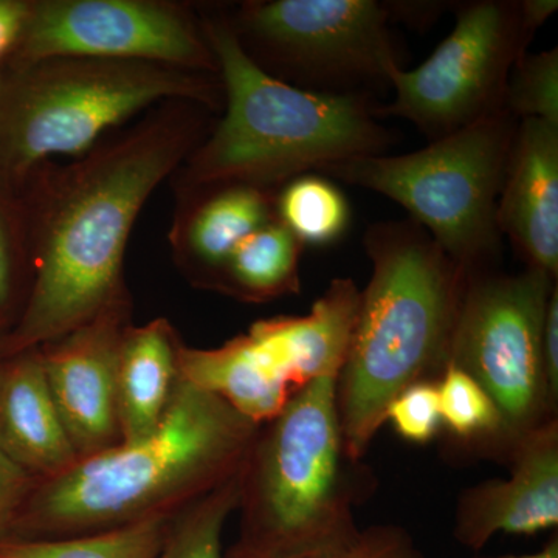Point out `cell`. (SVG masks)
Listing matches in <instances>:
<instances>
[{
    "instance_id": "obj_14",
    "label": "cell",
    "mask_w": 558,
    "mask_h": 558,
    "mask_svg": "<svg viewBox=\"0 0 558 558\" xmlns=\"http://www.w3.org/2000/svg\"><path fill=\"white\" fill-rule=\"evenodd\" d=\"M495 220L529 270L558 278V128L519 121Z\"/></svg>"
},
{
    "instance_id": "obj_30",
    "label": "cell",
    "mask_w": 558,
    "mask_h": 558,
    "mask_svg": "<svg viewBox=\"0 0 558 558\" xmlns=\"http://www.w3.org/2000/svg\"><path fill=\"white\" fill-rule=\"evenodd\" d=\"M543 368L548 381L550 399L558 405V288L550 293L543 319Z\"/></svg>"
},
{
    "instance_id": "obj_11",
    "label": "cell",
    "mask_w": 558,
    "mask_h": 558,
    "mask_svg": "<svg viewBox=\"0 0 558 558\" xmlns=\"http://www.w3.org/2000/svg\"><path fill=\"white\" fill-rule=\"evenodd\" d=\"M50 57L154 62L219 75L199 9L170 0H28L3 64Z\"/></svg>"
},
{
    "instance_id": "obj_23",
    "label": "cell",
    "mask_w": 558,
    "mask_h": 558,
    "mask_svg": "<svg viewBox=\"0 0 558 558\" xmlns=\"http://www.w3.org/2000/svg\"><path fill=\"white\" fill-rule=\"evenodd\" d=\"M442 428L453 439L499 454L502 436L501 414L486 389L454 365H447L438 380Z\"/></svg>"
},
{
    "instance_id": "obj_8",
    "label": "cell",
    "mask_w": 558,
    "mask_h": 558,
    "mask_svg": "<svg viewBox=\"0 0 558 558\" xmlns=\"http://www.w3.org/2000/svg\"><path fill=\"white\" fill-rule=\"evenodd\" d=\"M226 17L250 60L300 89L373 98L402 65L380 0H248Z\"/></svg>"
},
{
    "instance_id": "obj_32",
    "label": "cell",
    "mask_w": 558,
    "mask_h": 558,
    "mask_svg": "<svg viewBox=\"0 0 558 558\" xmlns=\"http://www.w3.org/2000/svg\"><path fill=\"white\" fill-rule=\"evenodd\" d=\"M557 10V0H520V43L523 53H527L534 36Z\"/></svg>"
},
{
    "instance_id": "obj_28",
    "label": "cell",
    "mask_w": 558,
    "mask_h": 558,
    "mask_svg": "<svg viewBox=\"0 0 558 558\" xmlns=\"http://www.w3.org/2000/svg\"><path fill=\"white\" fill-rule=\"evenodd\" d=\"M40 481L0 450V539L9 538Z\"/></svg>"
},
{
    "instance_id": "obj_15",
    "label": "cell",
    "mask_w": 558,
    "mask_h": 558,
    "mask_svg": "<svg viewBox=\"0 0 558 558\" xmlns=\"http://www.w3.org/2000/svg\"><path fill=\"white\" fill-rule=\"evenodd\" d=\"M278 190L223 183L175 193L170 241L175 263L191 282L216 290L231 253L253 231L277 219Z\"/></svg>"
},
{
    "instance_id": "obj_27",
    "label": "cell",
    "mask_w": 558,
    "mask_h": 558,
    "mask_svg": "<svg viewBox=\"0 0 558 558\" xmlns=\"http://www.w3.org/2000/svg\"><path fill=\"white\" fill-rule=\"evenodd\" d=\"M385 422H389L407 442H432L442 429L438 381H417L403 389L389 403Z\"/></svg>"
},
{
    "instance_id": "obj_3",
    "label": "cell",
    "mask_w": 558,
    "mask_h": 558,
    "mask_svg": "<svg viewBox=\"0 0 558 558\" xmlns=\"http://www.w3.org/2000/svg\"><path fill=\"white\" fill-rule=\"evenodd\" d=\"M199 13L218 60L223 116L172 175L175 193L223 183L278 190L299 175L385 154L392 145L373 98L290 86L250 60L226 14Z\"/></svg>"
},
{
    "instance_id": "obj_29",
    "label": "cell",
    "mask_w": 558,
    "mask_h": 558,
    "mask_svg": "<svg viewBox=\"0 0 558 558\" xmlns=\"http://www.w3.org/2000/svg\"><path fill=\"white\" fill-rule=\"evenodd\" d=\"M387 10L389 22H400L417 31H425L432 27L436 21L446 13L447 10H453L454 2H439V0H424V2H414V0H387L384 2Z\"/></svg>"
},
{
    "instance_id": "obj_22",
    "label": "cell",
    "mask_w": 558,
    "mask_h": 558,
    "mask_svg": "<svg viewBox=\"0 0 558 558\" xmlns=\"http://www.w3.org/2000/svg\"><path fill=\"white\" fill-rule=\"evenodd\" d=\"M240 481L241 472L175 513L156 558H227L223 527L240 506Z\"/></svg>"
},
{
    "instance_id": "obj_34",
    "label": "cell",
    "mask_w": 558,
    "mask_h": 558,
    "mask_svg": "<svg viewBox=\"0 0 558 558\" xmlns=\"http://www.w3.org/2000/svg\"><path fill=\"white\" fill-rule=\"evenodd\" d=\"M0 341H2V337H0ZM3 362H5V357H3L2 349H0V374H2Z\"/></svg>"
},
{
    "instance_id": "obj_9",
    "label": "cell",
    "mask_w": 558,
    "mask_h": 558,
    "mask_svg": "<svg viewBox=\"0 0 558 558\" xmlns=\"http://www.w3.org/2000/svg\"><path fill=\"white\" fill-rule=\"evenodd\" d=\"M557 279L524 269L465 278L449 365L478 381L501 414L499 457L508 461L532 432L557 418L543 368V319Z\"/></svg>"
},
{
    "instance_id": "obj_31",
    "label": "cell",
    "mask_w": 558,
    "mask_h": 558,
    "mask_svg": "<svg viewBox=\"0 0 558 558\" xmlns=\"http://www.w3.org/2000/svg\"><path fill=\"white\" fill-rule=\"evenodd\" d=\"M27 9L28 0H0V68L16 46Z\"/></svg>"
},
{
    "instance_id": "obj_1",
    "label": "cell",
    "mask_w": 558,
    "mask_h": 558,
    "mask_svg": "<svg viewBox=\"0 0 558 558\" xmlns=\"http://www.w3.org/2000/svg\"><path fill=\"white\" fill-rule=\"evenodd\" d=\"M216 112L193 101L154 106L68 163L43 165L24 186L32 284L3 357L38 349L100 314L128 290L135 220L207 137Z\"/></svg>"
},
{
    "instance_id": "obj_19",
    "label": "cell",
    "mask_w": 558,
    "mask_h": 558,
    "mask_svg": "<svg viewBox=\"0 0 558 558\" xmlns=\"http://www.w3.org/2000/svg\"><path fill=\"white\" fill-rule=\"evenodd\" d=\"M303 244L278 219L253 231L231 253L216 292L244 303L295 295L300 292Z\"/></svg>"
},
{
    "instance_id": "obj_7",
    "label": "cell",
    "mask_w": 558,
    "mask_h": 558,
    "mask_svg": "<svg viewBox=\"0 0 558 558\" xmlns=\"http://www.w3.org/2000/svg\"><path fill=\"white\" fill-rule=\"evenodd\" d=\"M517 126L501 108L414 153L354 157L319 174L395 201L465 275L497 269L495 213Z\"/></svg>"
},
{
    "instance_id": "obj_25",
    "label": "cell",
    "mask_w": 558,
    "mask_h": 558,
    "mask_svg": "<svg viewBox=\"0 0 558 558\" xmlns=\"http://www.w3.org/2000/svg\"><path fill=\"white\" fill-rule=\"evenodd\" d=\"M502 108L515 120L535 119L558 128V49L527 53L510 69Z\"/></svg>"
},
{
    "instance_id": "obj_12",
    "label": "cell",
    "mask_w": 558,
    "mask_h": 558,
    "mask_svg": "<svg viewBox=\"0 0 558 558\" xmlns=\"http://www.w3.org/2000/svg\"><path fill=\"white\" fill-rule=\"evenodd\" d=\"M131 317L126 292L68 336L38 348L51 398L80 459L121 444L117 366Z\"/></svg>"
},
{
    "instance_id": "obj_17",
    "label": "cell",
    "mask_w": 558,
    "mask_h": 558,
    "mask_svg": "<svg viewBox=\"0 0 558 558\" xmlns=\"http://www.w3.org/2000/svg\"><path fill=\"white\" fill-rule=\"evenodd\" d=\"M179 376L256 425L271 421L299 392L269 344L253 329L218 348L182 343Z\"/></svg>"
},
{
    "instance_id": "obj_21",
    "label": "cell",
    "mask_w": 558,
    "mask_h": 558,
    "mask_svg": "<svg viewBox=\"0 0 558 558\" xmlns=\"http://www.w3.org/2000/svg\"><path fill=\"white\" fill-rule=\"evenodd\" d=\"M174 517L73 537L0 539V558H156Z\"/></svg>"
},
{
    "instance_id": "obj_6",
    "label": "cell",
    "mask_w": 558,
    "mask_h": 558,
    "mask_svg": "<svg viewBox=\"0 0 558 558\" xmlns=\"http://www.w3.org/2000/svg\"><path fill=\"white\" fill-rule=\"evenodd\" d=\"M337 379L311 381L259 425L241 470L236 548L295 556L343 545L359 534L354 508L368 478L344 446Z\"/></svg>"
},
{
    "instance_id": "obj_18",
    "label": "cell",
    "mask_w": 558,
    "mask_h": 558,
    "mask_svg": "<svg viewBox=\"0 0 558 558\" xmlns=\"http://www.w3.org/2000/svg\"><path fill=\"white\" fill-rule=\"evenodd\" d=\"M183 341L168 318L124 330L117 366L121 442H134L159 427L179 381Z\"/></svg>"
},
{
    "instance_id": "obj_13",
    "label": "cell",
    "mask_w": 558,
    "mask_h": 558,
    "mask_svg": "<svg viewBox=\"0 0 558 558\" xmlns=\"http://www.w3.org/2000/svg\"><path fill=\"white\" fill-rule=\"evenodd\" d=\"M505 480L462 492L453 535L480 550L497 534L535 535L558 526V418L532 432L508 459Z\"/></svg>"
},
{
    "instance_id": "obj_4",
    "label": "cell",
    "mask_w": 558,
    "mask_h": 558,
    "mask_svg": "<svg viewBox=\"0 0 558 558\" xmlns=\"http://www.w3.org/2000/svg\"><path fill=\"white\" fill-rule=\"evenodd\" d=\"M373 275L337 379V413L349 457H365L389 403L417 381H438L465 271L411 219L371 226L363 238Z\"/></svg>"
},
{
    "instance_id": "obj_20",
    "label": "cell",
    "mask_w": 558,
    "mask_h": 558,
    "mask_svg": "<svg viewBox=\"0 0 558 558\" xmlns=\"http://www.w3.org/2000/svg\"><path fill=\"white\" fill-rule=\"evenodd\" d=\"M275 213L303 247L336 244L351 223L347 197L332 179L317 172L299 175L279 186Z\"/></svg>"
},
{
    "instance_id": "obj_35",
    "label": "cell",
    "mask_w": 558,
    "mask_h": 558,
    "mask_svg": "<svg viewBox=\"0 0 558 558\" xmlns=\"http://www.w3.org/2000/svg\"><path fill=\"white\" fill-rule=\"evenodd\" d=\"M2 328H3V326H2V325H0V337H3Z\"/></svg>"
},
{
    "instance_id": "obj_24",
    "label": "cell",
    "mask_w": 558,
    "mask_h": 558,
    "mask_svg": "<svg viewBox=\"0 0 558 558\" xmlns=\"http://www.w3.org/2000/svg\"><path fill=\"white\" fill-rule=\"evenodd\" d=\"M31 230L24 190L0 183V325L20 317L32 284ZM16 323V322H14Z\"/></svg>"
},
{
    "instance_id": "obj_10",
    "label": "cell",
    "mask_w": 558,
    "mask_h": 558,
    "mask_svg": "<svg viewBox=\"0 0 558 558\" xmlns=\"http://www.w3.org/2000/svg\"><path fill=\"white\" fill-rule=\"evenodd\" d=\"M457 24L413 70L389 72L395 100L379 119L410 121L429 140L464 130L502 108L510 69L523 57L520 0H472L453 7Z\"/></svg>"
},
{
    "instance_id": "obj_26",
    "label": "cell",
    "mask_w": 558,
    "mask_h": 558,
    "mask_svg": "<svg viewBox=\"0 0 558 558\" xmlns=\"http://www.w3.org/2000/svg\"><path fill=\"white\" fill-rule=\"evenodd\" d=\"M227 558H427L416 542L400 526L377 524L360 529L359 534L343 545L333 548L295 554V556H260L248 550L231 546Z\"/></svg>"
},
{
    "instance_id": "obj_5",
    "label": "cell",
    "mask_w": 558,
    "mask_h": 558,
    "mask_svg": "<svg viewBox=\"0 0 558 558\" xmlns=\"http://www.w3.org/2000/svg\"><path fill=\"white\" fill-rule=\"evenodd\" d=\"M167 101L223 108L219 75L142 61L50 57L0 68V183L24 190L43 165L83 156Z\"/></svg>"
},
{
    "instance_id": "obj_2",
    "label": "cell",
    "mask_w": 558,
    "mask_h": 558,
    "mask_svg": "<svg viewBox=\"0 0 558 558\" xmlns=\"http://www.w3.org/2000/svg\"><path fill=\"white\" fill-rule=\"evenodd\" d=\"M258 428L179 376L159 427L40 481L9 538L73 537L174 517L241 472Z\"/></svg>"
},
{
    "instance_id": "obj_16",
    "label": "cell",
    "mask_w": 558,
    "mask_h": 558,
    "mask_svg": "<svg viewBox=\"0 0 558 558\" xmlns=\"http://www.w3.org/2000/svg\"><path fill=\"white\" fill-rule=\"evenodd\" d=\"M0 450L38 481L57 478L80 461L51 398L39 349L3 362Z\"/></svg>"
},
{
    "instance_id": "obj_33",
    "label": "cell",
    "mask_w": 558,
    "mask_h": 558,
    "mask_svg": "<svg viewBox=\"0 0 558 558\" xmlns=\"http://www.w3.org/2000/svg\"><path fill=\"white\" fill-rule=\"evenodd\" d=\"M487 558H558V538L557 535L545 548L537 550V553L523 554V556H501V557H487Z\"/></svg>"
}]
</instances>
